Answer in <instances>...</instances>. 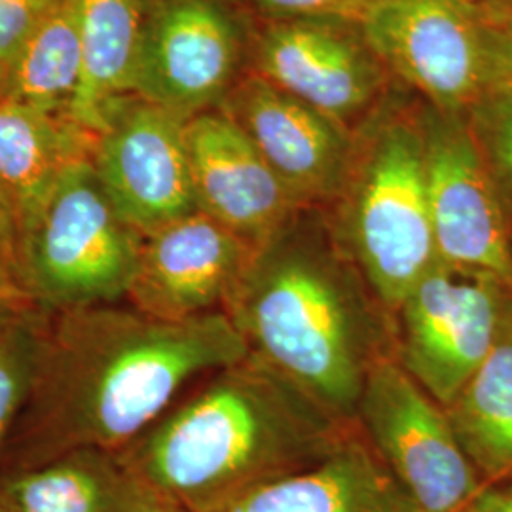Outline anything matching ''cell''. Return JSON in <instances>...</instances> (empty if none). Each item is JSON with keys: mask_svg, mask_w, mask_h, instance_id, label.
<instances>
[{"mask_svg": "<svg viewBox=\"0 0 512 512\" xmlns=\"http://www.w3.org/2000/svg\"><path fill=\"white\" fill-rule=\"evenodd\" d=\"M247 355L224 311L167 321L116 302L48 315L31 393L10 439L14 458L0 473L76 448L120 452L192 380Z\"/></svg>", "mask_w": 512, "mask_h": 512, "instance_id": "1", "label": "cell"}, {"mask_svg": "<svg viewBox=\"0 0 512 512\" xmlns=\"http://www.w3.org/2000/svg\"><path fill=\"white\" fill-rule=\"evenodd\" d=\"M224 313L249 357L353 421L366 376L393 357L391 311L332 232L325 209H300L255 247Z\"/></svg>", "mask_w": 512, "mask_h": 512, "instance_id": "2", "label": "cell"}, {"mask_svg": "<svg viewBox=\"0 0 512 512\" xmlns=\"http://www.w3.org/2000/svg\"><path fill=\"white\" fill-rule=\"evenodd\" d=\"M353 427L247 355L213 372L118 454L165 503L224 512L325 458Z\"/></svg>", "mask_w": 512, "mask_h": 512, "instance_id": "3", "label": "cell"}, {"mask_svg": "<svg viewBox=\"0 0 512 512\" xmlns=\"http://www.w3.org/2000/svg\"><path fill=\"white\" fill-rule=\"evenodd\" d=\"M332 232L389 311L437 262L420 118L387 112L353 133Z\"/></svg>", "mask_w": 512, "mask_h": 512, "instance_id": "4", "label": "cell"}, {"mask_svg": "<svg viewBox=\"0 0 512 512\" xmlns=\"http://www.w3.org/2000/svg\"><path fill=\"white\" fill-rule=\"evenodd\" d=\"M141 245L143 236L118 215L88 158L16 228L12 258L25 293L54 315L126 302Z\"/></svg>", "mask_w": 512, "mask_h": 512, "instance_id": "5", "label": "cell"}, {"mask_svg": "<svg viewBox=\"0 0 512 512\" xmlns=\"http://www.w3.org/2000/svg\"><path fill=\"white\" fill-rule=\"evenodd\" d=\"M511 311L503 279L439 260L391 311L393 357L448 408L494 349Z\"/></svg>", "mask_w": 512, "mask_h": 512, "instance_id": "6", "label": "cell"}, {"mask_svg": "<svg viewBox=\"0 0 512 512\" xmlns=\"http://www.w3.org/2000/svg\"><path fill=\"white\" fill-rule=\"evenodd\" d=\"M353 421L420 512H467L486 486L448 410L395 357L366 376Z\"/></svg>", "mask_w": 512, "mask_h": 512, "instance_id": "7", "label": "cell"}, {"mask_svg": "<svg viewBox=\"0 0 512 512\" xmlns=\"http://www.w3.org/2000/svg\"><path fill=\"white\" fill-rule=\"evenodd\" d=\"M488 19L478 0H370L355 23L429 109L467 116L488 92Z\"/></svg>", "mask_w": 512, "mask_h": 512, "instance_id": "8", "label": "cell"}, {"mask_svg": "<svg viewBox=\"0 0 512 512\" xmlns=\"http://www.w3.org/2000/svg\"><path fill=\"white\" fill-rule=\"evenodd\" d=\"M427 196L440 262L488 272L512 289V224L467 116H420Z\"/></svg>", "mask_w": 512, "mask_h": 512, "instance_id": "9", "label": "cell"}, {"mask_svg": "<svg viewBox=\"0 0 512 512\" xmlns=\"http://www.w3.org/2000/svg\"><path fill=\"white\" fill-rule=\"evenodd\" d=\"M243 35L222 0H156L135 71V95L183 118L207 112L230 90Z\"/></svg>", "mask_w": 512, "mask_h": 512, "instance_id": "10", "label": "cell"}, {"mask_svg": "<svg viewBox=\"0 0 512 512\" xmlns=\"http://www.w3.org/2000/svg\"><path fill=\"white\" fill-rule=\"evenodd\" d=\"M186 122L171 110L129 101L92 152V164L118 215L143 238L198 211Z\"/></svg>", "mask_w": 512, "mask_h": 512, "instance_id": "11", "label": "cell"}, {"mask_svg": "<svg viewBox=\"0 0 512 512\" xmlns=\"http://www.w3.org/2000/svg\"><path fill=\"white\" fill-rule=\"evenodd\" d=\"M256 67L275 88L349 131L384 84V65L346 19H275L256 42Z\"/></svg>", "mask_w": 512, "mask_h": 512, "instance_id": "12", "label": "cell"}, {"mask_svg": "<svg viewBox=\"0 0 512 512\" xmlns=\"http://www.w3.org/2000/svg\"><path fill=\"white\" fill-rule=\"evenodd\" d=\"M253 251L238 234L194 211L143 238L126 302L167 321L222 311Z\"/></svg>", "mask_w": 512, "mask_h": 512, "instance_id": "13", "label": "cell"}, {"mask_svg": "<svg viewBox=\"0 0 512 512\" xmlns=\"http://www.w3.org/2000/svg\"><path fill=\"white\" fill-rule=\"evenodd\" d=\"M186 145L198 211L251 247L277 234L302 207L228 112L188 118Z\"/></svg>", "mask_w": 512, "mask_h": 512, "instance_id": "14", "label": "cell"}, {"mask_svg": "<svg viewBox=\"0 0 512 512\" xmlns=\"http://www.w3.org/2000/svg\"><path fill=\"white\" fill-rule=\"evenodd\" d=\"M228 114L302 207L329 209L353 154V131L262 76L239 86Z\"/></svg>", "mask_w": 512, "mask_h": 512, "instance_id": "15", "label": "cell"}, {"mask_svg": "<svg viewBox=\"0 0 512 512\" xmlns=\"http://www.w3.org/2000/svg\"><path fill=\"white\" fill-rule=\"evenodd\" d=\"M165 503L118 452L76 448L0 473V512H162Z\"/></svg>", "mask_w": 512, "mask_h": 512, "instance_id": "16", "label": "cell"}, {"mask_svg": "<svg viewBox=\"0 0 512 512\" xmlns=\"http://www.w3.org/2000/svg\"><path fill=\"white\" fill-rule=\"evenodd\" d=\"M224 512H420L355 425L310 467L241 497Z\"/></svg>", "mask_w": 512, "mask_h": 512, "instance_id": "17", "label": "cell"}, {"mask_svg": "<svg viewBox=\"0 0 512 512\" xmlns=\"http://www.w3.org/2000/svg\"><path fill=\"white\" fill-rule=\"evenodd\" d=\"M150 0H80L82 78L69 120L101 137L135 95Z\"/></svg>", "mask_w": 512, "mask_h": 512, "instance_id": "18", "label": "cell"}, {"mask_svg": "<svg viewBox=\"0 0 512 512\" xmlns=\"http://www.w3.org/2000/svg\"><path fill=\"white\" fill-rule=\"evenodd\" d=\"M95 141L69 118L0 99V196L16 228L37 213L74 164L92 158Z\"/></svg>", "mask_w": 512, "mask_h": 512, "instance_id": "19", "label": "cell"}, {"mask_svg": "<svg viewBox=\"0 0 512 512\" xmlns=\"http://www.w3.org/2000/svg\"><path fill=\"white\" fill-rule=\"evenodd\" d=\"M446 410L484 482L512 476V311L494 349Z\"/></svg>", "mask_w": 512, "mask_h": 512, "instance_id": "20", "label": "cell"}, {"mask_svg": "<svg viewBox=\"0 0 512 512\" xmlns=\"http://www.w3.org/2000/svg\"><path fill=\"white\" fill-rule=\"evenodd\" d=\"M80 78V0H63L14 55L2 99L69 118Z\"/></svg>", "mask_w": 512, "mask_h": 512, "instance_id": "21", "label": "cell"}, {"mask_svg": "<svg viewBox=\"0 0 512 512\" xmlns=\"http://www.w3.org/2000/svg\"><path fill=\"white\" fill-rule=\"evenodd\" d=\"M48 313L0 336V463L31 393Z\"/></svg>", "mask_w": 512, "mask_h": 512, "instance_id": "22", "label": "cell"}, {"mask_svg": "<svg viewBox=\"0 0 512 512\" xmlns=\"http://www.w3.org/2000/svg\"><path fill=\"white\" fill-rule=\"evenodd\" d=\"M467 122L494 177L495 186L501 194L512 224L511 90L484 93L475 107L467 112Z\"/></svg>", "mask_w": 512, "mask_h": 512, "instance_id": "23", "label": "cell"}, {"mask_svg": "<svg viewBox=\"0 0 512 512\" xmlns=\"http://www.w3.org/2000/svg\"><path fill=\"white\" fill-rule=\"evenodd\" d=\"M63 0H0V65L8 71L21 44Z\"/></svg>", "mask_w": 512, "mask_h": 512, "instance_id": "24", "label": "cell"}, {"mask_svg": "<svg viewBox=\"0 0 512 512\" xmlns=\"http://www.w3.org/2000/svg\"><path fill=\"white\" fill-rule=\"evenodd\" d=\"M275 19H346L357 21L370 0H249Z\"/></svg>", "mask_w": 512, "mask_h": 512, "instance_id": "25", "label": "cell"}, {"mask_svg": "<svg viewBox=\"0 0 512 512\" xmlns=\"http://www.w3.org/2000/svg\"><path fill=\"white\" fill-rule=\"evenodd\" d=\"M42 313L19 281L12 249L0 247V336Z\"/></svg>", "mask_w": 512, "mask_h": 512, "instance_id": "26", "label": "cell"}, {"mask_svg": "<svg viewBox=\"0 0 512 512\" xmlns=\"http://www.w3.org/2000/svg\"><path fill=\"white\" fill-rule=\"evenodd\" d=\"M488 12V92H512V16Z\"/></svg>", "mask_w": 512, "mask_h": 512, "instance_id": "27", "label": "cell"}, {"mask_svg": "<svg viewBox=\"0 0 512 512\" xmlns=\"http://www.w3.org/2000/svg\"><path fill=\"white\" fill-rule=\"evenodd\" d=\"M467 512H512V476L486 484Z\"/></svg>", "mask_w": 512, "mask_h": 512, "instance_id": "28", "label": "cell"}, {"mask_svg": "<svg viewBox=\"0 0 512 512\" xmlns=\"http://www.w3.org/2000/svg\"><path fill=\"white\" fill-rule=\"evenodd\" d=\"M14 236H16L14 217H12L8 205H6V202H4L2 196H0V247H2V249H12Z\"/></svg>", "mask_w": 512, "mask_h": 512, "instance_id": "29", "label": "cell"}, {"mask_svg": "<svg viewBox=\"0 0 512 512\" xmlns=\"http://www.w3.org/2000/svg\"><path fill=\"white\" fill-rule=\"evenodd\" d=\"M478 2L492 12L512 16V0H478Z\"/></svg>", "mask_w": 512, "mask_h": 512, "instance_id": "30", "label": "cell"}, {"mask_svg": "<svg viewBox=\"0 0 512 512\" xmlns=\"http://www.w3.org/2000/svg\"><path fill=\"white\" fill-rule=\"evenodd\" d=\"M6 78H8V71L0 65V99L4 97V92H6Z\"/></svg>", "mask_w": 512, "mask_h": 512, "instance_id": "31", "label": "cell"}, {"mask_svg": "<svg viewBox=\"0 0 512 512\" xmlns=\"http://www.w3.org/2000/svg\"><path fill=\"white\" fill-rule=\"evenodd\" d=\"M162 512H192V511H186V509H183V507H177V505H169V507H165L164 511Z\"/></svg>", "mask_w": 512, "mask_h": 512, "instance_id": "32", "label": "cell"}]
</instances>
